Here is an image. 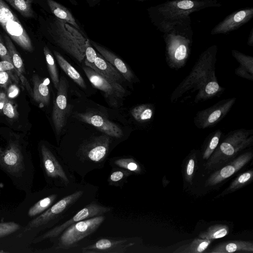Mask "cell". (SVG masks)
<instances>
[{"mask_svg":"<svg viewBox=\"0 0 253 253\" xmlns=\"http://www.w3.org/2000/svg\"><path fill=\"white\" fill-rule=\"evenodd\" d=\"M43 53L50 78L55 88L57 89L59 84V78L55 60L46 46L43 48Z\"/></svg>","mask_w":253,"mask_h":253,"instance_id":"cell-33","label":"cell"},{"mask_svg":"<svg viewBox=\"0 0 253 253\" xmlns=\"http://www.w3.org/2000/svg\"><path fill=\"white\" fill-rule=\"evenodd\" d=\"M19 228L20 225L14 222L0 223V238L14 233Z\"/></svg>","mask_w":253,"mask_h":253,"instance_id":"cell-38","label":"cell"},{"mask_svg":"<svg viewBox=\"0 0 253 253\" xmlns=\"http://www.w3.org/2000/svg\"><path fill=\"white\" fill-rule=\"evenodd\" d=\"M111 167L120 168L131 172L133 174L139 175L143 173V166L131 156L115 157L109 160Z\"/></svg>","mask_w":253,"mask_h":253,"instance_id":"cell-25","label":"cell"},{"mask_svg":"<svg viewBox=\"0 0 253 253\" xmlns=\"http://www.w3.org/2000/svg\"><path fill=\"white\" fill-rule=\"evenodd\" d=\"M97 54L95 50L91 46L90 43L86 46L85 51V59L84 61L85 65L86 66L93 64L97 57Z\"/></svg>","mask_w":253,"mask_h":253,"instance_id":"cell-40","label":"cell"},{"mask_svg":"<svg viewBox=\"0 0 253 253\" xmlns=\"http://www.w3.org/2000/svg\"><path fill=\"white\" fill-rule=\"evenodd\" d=\"M83 70L91 84L103 91L109 103L116 107L118 101L122 99L126 94V90L122 85L109 81L88 66L84 67Z\"/></svg>","mask_w":253,"mask_h":253,"instance_id":"cell-13","label":"cell"},{"mask_svg":"<svg viewBox=\"0 0 253 253\" xmlns=\"http://www.w3.org/2000/svg\"><path fill=\"white\" fill-rule=\"evenodd\" d=\"M253 253V243L247 241H230L214 247L211 253Z\"/></svg>","mask_w":253,"mask_h":253,"instance_id":"cell-24","label":"cell"},{"mask_svg":"<svg viewBox=\"0 0 253 253\" xmlns=\"http://www.w3.org/2000/svg\"><path fill=\"white\" fill-rule=\"evenodd\" d=\"M106 218L104 215L78 221L64 230L58 236L52 239V246L49 250L53 253H75L76 250L93 234Z\"/></svg>","mask_w":253,"mask_h":253,"instance_id":"cell-6","label":"cell"},{"mask_svg":"<svg viewBox=\"0 0 253 253\" xmlns=\"http://www.w3.org/2000/svg\"><path fill=\"white\" fill-rule=\"evenodd\" d=\"M11 71H14L16 72V70L12 62L7 60H2L0 61V72H8Z\"/></svg>","mask_w":253,"mask_h":253,"instance_id":"cell-44","label":"cell"},{"mask_svg":"<svg viewBox=\"0 0 253 253\" xmlns=\"http://www.w3.org/2000/svg\"><path fill=\"white\" fill-rule=\"evenodd\" d=\"M32 81L33 99L39 103L41 107L48 105L50 100V93L48 85L42 82L39 77L36 75L33 76Z\"/></svg>","mask_w":253,"mask_h":253,"instance_id":"cell-26","label":"cell"},{"mask_svg":"<svg viewBox=\"0 0 253 253\" xmlns=\"http://www.w3.org/2000/svg\"><path fill=\"white\" fill-rule=\"evenodd\" d=\"M236 100V97L224 99L198 111L194 118L195 125L201 129L214 126L229 112Z\"/></svg>","mask_w":253,"mask_h":253,"instance_id":"cell-12","label":"cell"},{"mask_svg":"<svg viewBox=\"0 0 253 253\" xmlns=\"http://www.w3.org/2000/svg\"><path fill=\"white\" fill-rule=\"evenodd\" d=\"M4 40L5 44L10 55L12 63L16 70L17 76L23 85L24 86L29 93L32 96L33 89L31 88L28 80L24 75L25 73V71L23 60L9 37L5 34L4 35Z\"/></svg>","mask_w":253,"mask_h":253,"instance_id":"cell-21","label":"cell"},{"mask_svg":"<svg viewBox=\"0 0 253 253\" xmlns=\"http://www.w3.org/2000/svg\"><path fill=\"white\" fill-rule=\"evenodd\" d=\"M136 244L132 237L99 238L84 242L77 249L82 253H126Z\"/></svg>","mask_w":253,"mask_h":253,"instance_id":"cell-11","label":"cell"},{"mask_svg":"<svg viewBox=\"0 0 253 253\" xmlns=\"http://www.w3.org/2000/svg\"><path fill=\"white\" fill-rule=\"evenodd\" d=\"M76 116L81 121L95 126L111 137L121 138L123 136V130L117 125L97 113H78Z\"/></svg>","mask_w":253,"mask_h":253,"instance_id":"cell-16","label":"cell"},{"mask_svg":"<svg viewBox=\"0 0 253 253\" xmlns=\"http://www.w3.org/2000/svg\"><path fill=\"white\" fill-rule=\"evenodd\" d=\"M54 54L59 65L65 74L80 86L85 89L86 84L80 73L58 52L54 51Z\"/></svg>","mask_w":253,"mask_h":253,"instance_id":"cell-27","label":"cell"},{"mask_svg":"<svg viewBox=\"0 0 253 253\" xmlns=\"http://www.w3.org/2000/svg\"><path fill=\"white\" fill-rule=\"evenodd\" d=\"M19 91V89L16 85L11 84L7 89V97L10 98H14L18 95Z\"/></svg>","mask_w":253,"mask_h":253,"instance_id":"cell-45","label":"cell"},{"mask_svg":"<svg viewBox=\"0 0 253 253\" xmlns=\"http://www.w3.org/2000/svg\"><path fill=\"white\" fill-rule=\"evenodd\" d=\"M253 171L248 170L238 176L226 189V192L234 191L244 186L246 183L250 181L253 178Z\"/></svg>","mask_w":253,"mask_h":253,"instance_id":"cell-36","label":"cell"},{"mask_svg":"<svg viewBox=\"0 0 253 253\" xmlns=\"http://www.w3.org/2000/svg\"><path fill=\"white\" fill-rule=\"evenodd\" d=\"M42 166L47 182L53 187H68L78 183L74 172L59 153L46 145L40 147Z\"/></svg>","mask_w":253,"mask_h":253,"instance_id":"cell-8","label":"cell"},{"mask_svg":"<svg viewBox=\"0 0 253 253\" xmlns=\"http://www.w3.org/2000/svg\"><path fill=\"white\" fill-rule=\"evenodd\" d=\"M247 44L248 45L253 46V28L251 29L249 37L248 40Z\"/></svg>","mask_w":253,"mask_h":253,"instance_id":"cell-47","label":"cell"},{"mask_svg":"<svg viewBox=\"0 0 253 253\" xmlns=\"http://www.w3.org/2000/svg\"><path fill=\"white\" fill-rule=\"evenodd\" d=\"M90 42L99 54L112 64L122 74L125 79L129 82L132 81L134 78L133 74L123 60L105 47L94 42Z\"/></svg>","mask_w":253,"mask_h":253,"instance_id":"cell-22","label":"cell"},{"mask_svg":"<svg viewBox=\"0 0 253 253\" xmlns=\"http://www.w3.org/2000/svg\"><path fill=\"white\" fill-rule=\"evenodd\" d=\"M155 107L150 104H140L131 111L133 118L138 122L144 123L150 121L155 114Z\"/></svg>","mask_w":253,"mask_h":253,"instance_id":"cell-30","label":"cell"},{"mask_svg":"<svg viewBox=\"0 0 253 253\" xmlns=\"http://www.w3.org/2000/svg\"><path fill=\"white\" fill-rule=\"evenodd\" d=\"M8 100V98L6 95L0 92V111H2V108L5 102Z\"/></svg>","mask_w":253,"mask_h":253,"instance_id":"cell-46","label":"cell"},{"mask_svg":"<svg viewBox=\"0 0 253 253\" xmlns=\"http://www.w3.org/2000/svg\"><path fill=\"white\" fill-rule=\"evenodd\" d=\"M217 50L216 45H212L200 54L189 74L171 93V103L185 101L196 92L195 103L222 94L225 88L218 84L215 72Z\"/></svg>","mask_w":253,"mask_h":253,"instance_id":"cell-1","label":"cell"},{"mask_svg":"<svg viewBox=\"0 0 253 253\" xmlns=\"http://www.w3.org/2000/svg\"><path fill=\"white\" fill-rule=\"evenodd\" d=\"M47 2L51 11L56 18L65 21L80 31L75 19L67 8L53 0H47Z\"/></svg>","mask_w":253,"mask_h":253,"instance_id":"cell-28","label":"cell"},{"mask_svg":"<svg viewBox=\"0 0 253 253\" xmlns=\"http://www.w3.org/2000/svg\"><path fill=\"white\" fill-rule=\"evenodd\" d=\"M51 33L56 42L64 50L81 62L85 57L86 46L90 41L80 31L65 21L55 18Z\"/></svg>","mask_w":253,"mask_h":253,"instance_id":"cell-9","label":"cell"},{"mask_svg":"<svg viewBox=\"0 0 253 253\" xmlns=\"http://www.w3.org/2000/svg\"><path fill=\"white\" fill-rule=\"evenodd\" d=\"M17 18L8 6L2 0H0V25Z\"/></svg>","mask_w":253,"mask_h":253,"instance_id":"cell-37","label":"cell"},{"mask_svg":"<svg viewBox=\"0 0 253 253\" xmlns=\"http://www.w3.org/2000/svg\"><path fill=\"white\" fill-rule=\"evenodd\" d=\"M133 174L126 169L116 167H111L107 178L109 186L122 188L127 182V179Z\"/></svg>","mask_w":253,"mask_h":253,"instance_id":"cell-29","label":"cell"},{"mask_svg":"<svg viewBox=\"0 0 253 253\" xmlns=\"http://www.w3.org/2000/svg\"><path fill=\"white\" fill-rule=\"evenodd\" d=\"M112 144L111 137L107 134L91 136L72 148L61 149L59 153L70 169L84 180L88 173L104 167Z\"/></svg>","mask_w":253,"mask_h":253,"instance_id":"cell-2","label":"cell"},{"mask_svg":"<svg viewBox=\"0 0 253 253\" xmlns=\"http://www.w3.org/2000/svg\"><path fill=\"white\" fill-rule=\"evenodd\" d=\"M112 210V207L101 204L96 199L87 204L68 219L50 228L37 237L33 242L37 243L46 239L52 240L58 236L64 230L71 225L84 219L104 215Z\"/></svg>","mask_w":253,"mask_h":253,"instance_id":"cell-10","label":"cell"},{"mask_svg":"<svg viewBox=\"0 0 253 253\" xmlns=\"http://www.w3.org/2000/svg\"><path fill=\"white\" fill-rule=\"evenodd\" d=\"M57 94L54 103L52 119L57 135L61 134L66 124L68 114L67 80L63 76L59 79Z\"/></svg>","mask_w":253,"mask_h":253,"instance_id":"cell-14","label":"cell"},{"mask_svg":"<svg viewBox=\"0 0 253 253\" xmlns=\"http://www.w3.org/2000/svg\"><path fill=\"white\" fill-rule=\"evenodd\" d=\"M231 53L239 63V67L235 70V74L242 78L253 81V57L235 49H232Z\"/></svg>","mask_w":253,"mask_h":253,"instance_id":"cell-23","label":"cell"},{"mask_svg":"<svg viewBox=\"0 0 253 253\" xmlns=\"http://www.w3.org/2000/svg\"><path fill=\"white\" fill-rule=\"evenodd\" d=\"M229 232L228 227L225 224H215L210 226L206 230L201 232L199 237L201 239L213 240L221 238Z\"/></svg>","mask_w":253,"mask_h":253,"instance_id":"cell-32","label":"cell"},{"mask_svg":"<svg viewBox=\"0 0 253 253\" xmlns=\"http://www.w3.org/2000/svg\"><path fill=\"white\" fill-rule=\"evenodd\" d=\"M10 82L9 74L8 71L0 72V86L6 88Z\"/></svg>","mask_w":253,"mask_h":253,"instance_id":"cell-43","label":"cell"},{"mask_svg":"<svg viewBox=\"0 0 253 253\" xmlns=\"http://www.w3.org/2000/svg\"><path fill=\"white\" fill-rule=\"evenodd\" d=\"M2 112L4 115L11 119H16L18 115L16 107L8 99L3 105Z\"/></svg>","mask_w":253,"mask_h":253,"instance_id":"cell-39","label":"cell"},{"mask_svg":"<svg viewBox=\"0 0 253 253\" xmlns=\"http://www.w3.org/2000/svg\"><path fill=\"white\" fill-rule=\"evenodd\" d=\"M211 240L196 238L191 243L181 246L176 249L174 253H203L208 248Z\"/></svg>","mask_w":253,"mask_h":253,"instance_id":"cell-31","label":"cell"},{"mask_svg":"<svg viewBox=\"0 0 253 253\" xmlns=\"http://www.w3.org/2000/svg\"><path fill=\"white\" fill-rule=\"evenodd\" d=\"M0 57L2 60H7L12 62L11 58L5 44L0 34Z\"/></svg>","mask_w":253,"mask_h":253,"instance_id":"cell-42","label":"cell"},{"mask_svg":"<svg viewBox=\"0 0 253 253\" xmlns=\"http://www.w3.org/2000/svg\"><path fill=\"white\" fill-rule=\"evenodd\" d=\"M253 143V129L239 128L229 132L209 158L206 169L212 170L219 168Z\"/></svg>","mask_w":253,"mask_h":253,"instance_id":"cell-7","label":"cell"},{"mask_svg":"<svg viewBox=\"0 0 253 253\" xmlns=\"http://www.w3.org/2000/svg\"><path fill=\"white\" fill-rule=\"evenodd\" d=\"M23 158L20 146L11 142L5 150L0 151V166L11 174H18L24 169Z\"/></svg>","mask_w":253,"mask_h":253,"instance_id":"cell-17","label":"cell"},{"mask_svg":"<svg viewBox=\"0 0 253 253\" xmlns=\"http://www.w3.org/2000/svg\"><path fill=\"white\" fill-rule=\"evenodd\" d=\"M195 162L193 158L189 160L185 171V179L191 183L194 171Z\"/></svg>","mask_w":253,"mask_h":253,"instance_id":"cell-41","label":"cell"},{"mask_svg":"<svg viewBox=\"0 0 253 253\" xmlns=\"http://www.w3.org/2000/svg\"><path fill=\"white\" fill-rule=\"evenodd\" d=\"M23 16L31 18L34 15L33 0H5Z\"/></svg>","mask_w":253,"mask_h":253,"instance_id":"cell-34","label":"cell"},{"mask_svg":"<svg viewBox=\"0 0 253 253\" xmlns=\"http://www.w3.org/2000/svg\"></svg>","mask_w":253,"mask_h":253,"instance_id":"cell-49","label":"cell"},{"mask_svg":"<svg viewBox=\"0 0 253 253\" xmlns=\"http://www.w3.org/2000/svg\"><path fill=\"white\" fill-rule=\"evenodd\" d=\"M222 135L221 129H218L211 133L209 136V140L205 149L203 158L208 159L218 146Z\"/></svg>","mask_w":253,"mask_h":253,"instance_id":"cell-35","label":"cell"},{"mask_svg":"<svg viewBox=\"0 0 253 253\" xmlns=\"http://www.w3.org/2000/svg\"><path fill=\"white\" fill-rule=\"evenodd\" d=\"M253 17V7L236 11L228 15L211 31V35L226 34L239 28Z\"/></svg>","mask_w":253,"mask_h":253,"instance_id":"cell-15","label":"cell"},{"mask_svg":"<svg viewBox=\"0 0 253 253\" xmlns=\"http://www.w3.org/2000/svg\"><path fill=\"white\" fill-rule=\"evenodd\" d=\"M2 150V149L0 148V151H1Z\"/></svg>","mask_w":253,"mask_h":253,"instance_id":"cell-48","label":"cell"},{"mask_svg":"<svg viewBox=\"0 0 253 253\" xmlns=\"http://www.w3.org/2000/svg\"><path fill=\"white\" fill-rule=\"evenodd\" d=\"M253 156L252 151L246 152L240 155L209 177L206 182V186L215 185L229 178L247 164L252 159Z\"/></svg>","mask_w":253,"mask_h":253,"instance_id":"cell-18","label":"cell"},{"mask_svg":"<svg viewBox=\"0 0 253 253\" xmlns=\"http://www.w3.org/2000/svg\"><path fill=\"white\" fill-rule=\"evenodd\" d=\"M221 5L217 0H171L150 7L149 12L152 21L161 32L192 13Z\"/></svg>","mask_w":253,"mask_h":253,"instance_id":"cell-5","label":"cell"},{"mask_svg":"<svg viewBox=\"0 0 253 253\" xmlns=\"http://www.w3.org/2000/svg\"><path fill=\"white\" fill-rule=\"evenodd\" d=\"M98 187L82 180L72 192L57 201L31 220L26 230L51 228L68 219L87 204L97 199Z\"/></svg>","mask_w":253,"mask_h":253,"instance_id":"cell-3","label":"cell"},{"mask_svg":"<svg viewBox=\"0 0 253 253\" xmlns=\"http://www.w3.org/2000/svg\"><path fill=\"white\" fill-rule=\"evenodd\" d=\"M97 55L93 64L87 66L109 81L121 84L125 79L122 74L99 53Z\"/></svg>","mask_w":253,"mask_h":253,"instance_id":"cell-20","label":"cell"},{"mask_svg":"<svg viewBox=\"0 0 253 253\" xmlns=\"http://www.w3.org/2000/svg\"><path fill=\"white\" fill-rule=\"evenodd\" d=\"M1 26L10 38L23 49L29 52L33 50L31 40L17 18Z\"/></svg>","mask_w":253,"mask_h":253,"instance_id":"cell-19","label":"cell"},{"mask_svg":"<svg viewBox=\"0 0 253 253\" xmlns=\"http://www.w3.org/2000/svg\"><path fill=\"white\" fill-rule=\"evenodd\" d=\"M191 24L189 16L161 31L166 45V61L172 69L178 70L185 66L190 55L193 36Z\"/></svg>","mask_w":253,"mask_h":253,"instance_id":"cell-4","label":"cell"}]
</instances>
